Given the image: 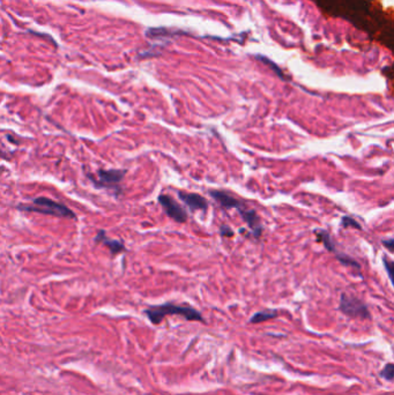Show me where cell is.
Masks as SVG:
<instances>
[{"instance_id": "obj_3", "label": "cell", "mask_w": 394, "mask_h": 395, "mask_svg": "<svg viewBox=\"0 0 394 395\" xmlns=\"http://www.w3.org/2000/svg\"><path fill=\"white\" fill-rule=\"evenodd\" d=\"M127 174L126 169H110L104 170L100 169L96 176L92 174H87L88 180L94 184L96 188H103L111 192L114 197L118 198L123 194L122 181Z\"/></svg>"}, {"instance_id": "obj_8", "label": "cell", "mask_w": 394, "mask_h": 395, "mask_svg": "<svg viewBox=\"0 0 394 395\" xmlns=\"http://www.w3.org/2000/svg\"><path fill=\"white\" fill-rule=\"evenodd\" d=\"M241 216L245 221V223H247L249 229L252 231L254 237L257 238L260 237L262 235V231H264V227L261 225L260 218H259L257 212H255L254 209L247 208L243 213H242Z\"/></svg>"}, {"instance_id": "obj_11", "label": "cell", "mask_w": 394, "mask_h": 395, "mask_svg": "<svg viewBox=\"0 0 394 395\" xmlns=\"http://www.w3.org/2000/svg\"><path fill=\"white\" fill-rule=\"evenodd\" d=\"M277 317H278L277 310H264V311H259L257 313H254V315L251 317L250 323H260L267 322V320L277 318Z\"/></svg>"}, {"instance_id": "obj_10", "label": "cell", "mask_w": 394, "mask_h": 395, "mask_svg": "<svg viewBox=\"0 0 394 395\" xmlns=\"http://www.w3.org/2000/svg\"><path fill=\"white\" fill-rule=\"evenodd\" d=\"M315 234H316V237H317V241L319 243H322V244L325 246V249L327 250L328 252L334 253V254H336V253L339 252L338 249L335 248L334 242H333V239L328 231L322 230V229H318V230L315 231Z\"/></svg>"}, {"instance_id": "obj_17", "label": "cell", "mask_w": 394, "mask_h": 395, "mask_svg": "<svg viewBox=\"0 0 394 395\" xmlns=\"http://www.w3.org/2000/svg\"><path fill=\"white\" fill-rule=\"evenodd\" d=\"M383 245L385 246V248L389 249L390 252H393V246H394V239L393 238H390L389 241H383Z\"/></svg>"}, {"instance_id": "obj_4", "label": "cell", "mask_w": 394, "mask_h": 395, "mask_svg": "<svg viewBox=\"0 0 394 395\" xmlns=\"http://www.w3.org/2000/svg\"><path fill=\"white\" fill-rule=\"evenodd\" d=\"M339 310L343 315L350 317V318H359V319H369L370 312L368 305L358 297L350 296L348 293H342L340 298Z\"/></svg>"}, {"instance_id": "obj_1", "label": "cell", "mask_w": 394, "mask_h": 395, "mask_svg": "<svg viewBox=\"0 0 394 395\" xmlns=\"http://www.w3.org/2000/svg\"><path fill=\"white\" fill-rule=\"evenodd\" d=\"M144 315L154 325H159L167 316H180L184 317L188 322H205L201 313L193 307L176 305L174 303H164L161 305L149 306L144 310Z\"/></svg>"}, {"instance_id": "obj_6", "label": "cell", "mask_w": 394, "mask_h": 395, "mask_svg": "<svg viewBox=\"0 0 394 395\" xmlns=\"http://www.w3.org/2000/svg\"><path fill=\"white\" fill-rule=\"evenodd\" d=\"M211 198H213V200L217 202L221 207H223L225 209H236L240 213V215L243 213L245 209H247V205L244 204L243 201L238 200L237 198L232 197L227 192L224 191H218V190H211L210 191Z\"/></svg>"}, {"instance_id": "obj_16", "label": "cell", "mask_w": 394, "mask_h": 395, "mask_svg": "<svg viewBox=\"0 0 394 395\" xmlns=\"http://www.w3.org/2000/svg\"><path fill=\"white\" fill-rule=\"evenodd\" d=\"M220 235L222 237H232L234 236V231H232V229L229 225L223 224L220 227Z\"/></svg>"}, {"instance_id": "obj_15", "label": "cell", "mask_w": 394, "mask_h": 395, "mask_svg": "<svg viewBox=\"0 0 394 395\" xmlns=\"http://www.w3.org/2000/svg\"><path fill=\"white\" fill-rule=\"evenodd\" d=\"M383 262H384V267H385L386 272H387V275H389V278L391 281H393V267H394V262L392 260H390L389 258H386V256H384L383 258Z\"/></svg>"}, {"instance_id": "obj_13", "label": "cell", "mask_w": 394, "mask_h": 395, "mask_svg": "<svg viewBox=\"0 0 394 395\" xmlns=\"http://www.w3.org/2000/svg\"><path fill=\"white\" fill-rule=\"evenodd\" d=\"M380 376L384 379H386L387 381H392L394 378V365L392 363L386 364L385 366L383 367V370L380 371Z\"/></svg>"}, {"instance_id": "obj_14", "label": "cell", "mask_w": 394, "mask_h": 395, "mask_svg": "<svg viewBox=\"0 0 394 395\" xmlns=\"http://www.w3.org/2000/svg\"><path fill=\"white\" fill-rule=\"evenodd\" d=\"M341 223L343 227H353L355 229H358V230H362L361 224H359L355 218L350 217V216H343L341 219Z\"/></svg>"}, {"instance_id": "obj_9", "label": "cell", "mask_w": 394, "mask_h": 395, "mask_svg": "<svg viewBox=\"0 0 394 395\" xmlns=\"http://www.w3.org/2000/svg\"><path fill=\"white\" fill-rule=\"evenodd\" d=\"M94 241H95L96 243H100V244H103L104 246H107V248L109 249V251L112 253L113 255L119 254V253L126 251V248H125V245H124L123 242L109 238L107 236V232L104 230H99Z\"/></svg>"}, {"instance_id": "obj_12", "label": "cell", "mask_w": 394, "mask_h": 395, "mask_svg": "<svg viewBox=\"0 0 394 395\" xmlns=\"http://www.w3.org/2000/svg\"><path fill=\"white\" fill-rule=\"evenodd\" d=\"M336 258L340 262L342 263V265L345 266H348V267H353V268H356V269H361V266H359V263L356 261L355 259H353L352 256H349L348 254H345V253H341V252H338L336 253Z\"/></svg>"}, {"instance_id": "obj_2", "label": "cell", "mask_w": 394, "mask_h": 395, "mask_svg": "<svg viewBox=\"0 0 394 395\" xmlns=\"http://www.w3.org/2000/svg\"><path fill=\"white\" fill-rule=\"evenodd\" d=\"M22 212L38 213V214L57 216V217H65L75 219L76 215L72 209H70L66 205L60 204L58 201L52 200L50 198L38 197L33 199L32 204H20L16 207Z\"/></svg>"}, {"instance_id": "obj_5", "label": "cell", "mask_w": 394, "mask_h": 395, "mask_svg": "<svg viewBox=\"0 0 394 395\" xmlns=\"http://www.w3.org/2000/svg\"><path fill=\"white\" fill-rule=\"evenodd\" d=\"M157 200H159L161 207L163 208L164 213H166L170 218H173L175 222H177V223H185V222L187 221V213L185 212V209L181 207V206L178 205L176 200H175L174 198H171L170 195L160 194Z\"/></svg>"}, {"instance_id": "obj_18", "label": "cell", "mask_w": 394, "mask_h": 395, "mask_svg": "<svg viewBox=\"0 0 394 395\" xmlns=\"http://www.w3.org/2000/svg\"><path fill=\"white\" fill-rule=\"evenodd\" d=\"M0 157H2V158H6V160H8V156L7 155H6V153L4 150L1 149V148H0Z\"/></svg>"}, {"instance_id": "obj_7", "label": "cell", "mask_w": 394, "mask_h": 395, "mask_svg": "<svg viewBox=\"0 0 394 395\" xmlns=\"http://www.w3.org/2000/svg\"><path fill=\"white\" fill-rule=\"evenodd\" d=\"M178 197L192 212L195 211H204L206 212L208 208V201L205 199L203 195L197 193H190V192L179 191L178 192Z\"/></svg>"}]
</instances>
